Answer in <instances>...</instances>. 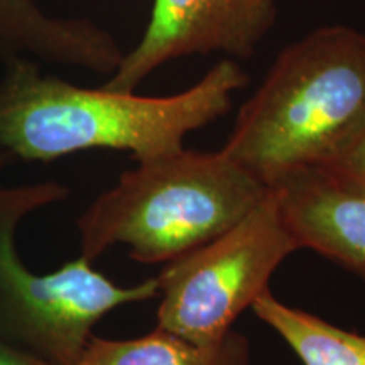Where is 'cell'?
Instances as JSON below:
<instances>
[{
  "label": "cell",
  "mask_w": 365,
  "mask_h": 365,
  "mask_svg": "<svg viewBox=\"0 0 365 365\" xmlns=\"http://www.w3.org/2000/svg\"><path fill=\"white\" fill-rule=\"evenodd\" d=\"M249 83L234 59L218 61L198 83L171 97L81 88L44 75L33 59L6 63L0 78V148L26 161H53L90 149L127 150L145 161L182 149L190 132L232 108Z\"/></svg>",
  "instance_id": "cell-1"
},
{
  "label": "cell",
  "mask_w": 365,
  "mask_h": 365,
  "mask_svg": "<svg viewBox=\"0 0 365 365\" xmlns=\"http://www.w3.org/2000/svg\"><path fill=\"white\" fill-rule=\"evenodd\" d=\"M365 127V33L323 26L286 46L240 107L223 153L269 186L330 163Z\"/></svg>",
  "instance_id": "cell-2"
},
{
  "label": "cell",
  "mask_w": 365,
  "mask_h": 365,
  "mask_svg": "<svg viewBox=\"0 0 365 365\" xmlns=\"http://www.w3.org/2000/svg\"><path fill=\"white\" fill-rule=\"evenodd\" d=\"M267 191L223 150L182 148L137 161L78 218L81 255L95 261L125 245L137 262L166 264L239 223Z\"/></svg>",
  "instance_id": "cell-3"
},
{
  "label": "cell",
  "mask_w": 365,
  "mask_h": 365,
  "mask_svg": "<svg viewBox=\"0 0 365 365\" xmlns=\"http://www.w3.org/2000/svg\"><path fill=\"white\" fill-rule=\"evenodd\" d=\"M68 195L58 181L0 186V340L56 365H76L93 327L112 309L159 296L156 277L118 286L83 255L48 274L26 266L17 228Z\"/></svg>",
  "instance_id": "cell-4"
},
{
  "label": "cell",
  "mask_w": 365,
  "mask_h": 365,
  "mask_svg": "<svg viewBox=\"0 0 365 365\" xmlns=\"http://www.w3.org/2000/svg\"><path fill=\"white\" fill-rule=\"evenodd\" d=\"M276 196L222 235L164 264L159 272L158 328L196 345H217L237 318L269 291L284 259L299 250Z\"/></svg>",
  "instance_id": "cell-5"
},
{
  "label": "cell",
  "mask_w": 365,
  "mask_h": 365,
  "mask_svg": "<svg viewBox=\"0 0 365 365\" xmlns=\"http://www.w3.org/2000/svg\"><path fill=\"white\" fill-rule=\"evenodd\" d=\"M276 17L277 0H154L143 39L103 88L135 91L164 63L191 54L250 58Z\"/></svg>",
  "instance_id": "cell-6"
},
{
  "label": "cell",
  "mask_w": 365,
  "mask_h": 365,
  "mask_svg": "<svg viewBox=\"0 0 365 365\" xmlns=\"http://www.w3.org/2000/svg\"><path fill=\"white\" fill-rule=\"evenodd\" d=\"M301 249H309L365 281V185L309 164L269 182Z\"/></svg>",
  "instance_id": "cell-7"
},
{
  "label": "cell",
  "mask_w": 365,
  "mask_h": 365,
  "mask_svg": "<svg viewBox=\"0 0 365 365\" xmlns=\"http://www.w3.org/2000/svg\"><path fill=\"white\" fill-rule=\"evenodd\" d=\"M16 58L112 75L124 53L95 22L51 17L36 0H0V59L7 63Z\"/></svg>",
  "instance_id": "cell-8"
},
{
  "label": "cell",
  "mask_w": 365,
  "mask_h": 365,
  "mask_svg": "<svg viewBox=\"0 0 365 365\" xmlns=\"http://www.w3.org/2000/svg\"><path fill=\"white\" fill-rule=\"evenodd\" d=\"M250 344L232 330L217 345H196L158 328L129 340L91 335L76 365H249Z\"/></svg>",
  "instance_id": "cell-9"
},
{
  "label": "cell",
  "mask_w": 365,
  "mask_h": 365,
  "mask_svg": "<svg viewBox=\"0 0 365 365\" xmlns=\"http://www.w3.org/2000/svg\"><path fill=\"white\" fill-rule=\"evenodd\" d=\"M250 309L286 341L303 365H365V335L287 307L271 291L259 296Z\"/></svg>",
  "instance_id": "cell-10"
},
{
  "label": "cell",
  "mask_w": 365,
  "mask_h": 365,
  "mask_svg": "<svg viewBox=\"0 0 365 365\" xmlns=\"http://www.w3.org/2000/svg\"><path fill=\"white\" fill-rule=\"evenodd\" d=\"M325 166L365 185V127Z\"/></svg>",
  "instance_id": "cell-11"
},
{
  "label": "cell",
  "mask_w": 365,
  "mask_h": 365,
  "mask_svg": "<svg viewBox=\"0 0 365 365\" xmlns=\"http://www.w3.org/2000/svg\"><path fill=\"white\" fill-rule=\"evenodd\" d=\"M0 365H56L19 346L0 340Z\"/></svg>",
  "instance_id": "cell-12"
},
{
  "label": "cell",
  "mask_w": 365,
  "mask_h": 365,
  "mask_svg": "<svg viewBox=\"0 0 365 365\" xmlns=\"http://www.w3.org/2000/svg\"><path fill=\"white\" fill-rule=\"evenodd\" d=\"M12 159H14V158L11 156V154L7 153V150H4L2 148H0V173L6 170L9 164L12 163Z\"/></svg>",
  "instance_id": "cell-13"
}]
</instances>
